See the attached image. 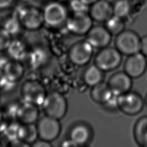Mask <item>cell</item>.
<instances>
[{"label":"cell","mask_w":147,"mask_h":147,"mask_svg":"<svg viewBox=\"0 0 147 147\" xmlns=\"http://www.w3.org/2000/svg\"><path fill=\"white\" fill-rule=\"evenodd\" d=\"M44 24L52 28H57L66 22L68 10L61 2L54 0L48 3L42 10Z\"/></svg>","instance_id":"cell-1"},{"label":"cell","mask_w":147,"mask_h":147,"mask_svg":"<svg viewBox=\"0 0 147 147\" xmlns=\"http://www.w3.org/2000/svg\"><path fill=\"white\" fill-rule=\"evenodd\" d=\"M41 106L46 115L57 119L62 118L67 110L65 97L58 92H52L47 94Z\"/></svg>","instance_id":"cell-2"},{"label":"cell","mask_w":147,"mask_h":147,"mask_svg":"<svg viewBox=\"0 0 147 147\" xmlns=\"http://www.w3.org/2000/svg\"><path fill=\"white\" fill-rule=\"evenodd\" d=\"M115 48L121 54L131 55L140 52L141 38L131 30H123L116 36Z\"/></svg>","instance_id":"cell-3"},{"label":"cell","mask_w":147,"mask_h":147,"mask_svg":"<svg viewBox=\"0 0 147 147\" xmlns=\"http://www.w3.org/2000/svg\"><path fill=\"white\" fill-rule=\"evenodd\" d=\"M20 95L23 102L41 106L47 95L43 85L35 80H27L20 88Z\"/></svg>","instance_id":"cell-4"},{"label":"cell","mask_w":147,"mask_h":147,"mask_svg":"<svg viewBox=\"0 0 147 147\" xmlns=\"http://www.w3.org/2000/svg\"><path fill=\"white\" fill-rule=\"evenodd\" d=\"M121 60V53L116 48L106 47L95 56V64L103 71H109L117 68Z\"/></svg>","instance_id":"cell-5"},{"label":"cell","mask_w":147,"mask_h":147,"mask_svg":"<svg viewBox=\"0 0 147 147\" xmlns=\"http://www.w3.org/2000/svg\"><path fill=\"white\" fill-rule=\"evenodd\" d=\"M22 28L28 30H36L44 24L42 10L34 6H27L17 14Z\"/></svg>","instance_id":"cell-6"},{"label":"cell","mask_w":147,"mask_h":147,"mask_svg":"<svg viewBox=\"0 0 147 147\" xmlns=\"http://www.w3.org/2000/svg\"><path fill=\"white\" fill-rule=\"evenodd\" d=\"M144 102L138 94L127 92L117 96V106L125 114L129 115H136L142 110Z\"/></svg>","instance_id":"cell-7"},{"label":"cell","mask_w":147,"mask_h":147,"mask_svg":"<svg viewBox=\"0 0 147 147\" xmlns=\"http://www.w3.org/2000/svg\"><path fill=\"white\" fill-rule=\"evenodd\" d=\"M36 127L38 138L48 142L56 139L61 130L59 119L46 115L38 120Z\"/></svg>","instance_id":"cell-8"},{"label":"cell","mask_w":147,"mask_h":147,"mask_svg":"<svg viewBox=\"0 0 147 147\" xmlns=\"http://www.w3.org/2000/svg\"><path fill=\"white\" fill-rule=\"evenodd\" d=\"M92 19L88 13H73L65 24L67 29L76 35L86 34L92 26Z\"/></svg>","instance_id":"cell-9"},{"label":"cell","mask_w":147,"mask_h":147,"mask_svg":"<svg viewBox=\"0 0 147 147\" xmlns=\"http://www.w3.org/2000/svg\"><path fill=\"white\" fill-rule=\"evenodd\" d=\"M92 47L86 40L75 44L70 49L68 56L75 65L82 66L90 61L92 53Z\"/></svg>","instance_id":"cell-10"},{"label":"cell","mask_w":147,"mask_h":147,"mask_svg":"<svg viewBox=\"0 0 147 147\" xmlns=\"http://www.w3.org/2000/svg\"><path fill=\"white\" fill-rule=\"evenodd\" d=\"M147 68L146 57L141 52L129 55L124 64V71L131 78L142 76Z\"/></svg>","instance_id":"cell-11"},{"label":"cell","mask_w":147,"mask_h":147,"mask_svg":"<svg viewBox=\"0 0 147 147\" xmlns=\"http://www.w3.org/2000/svg\"><path fill=\"white\" fill-rule=\"evenodd\" d=\"M86 34V41L92 47L101 49L108 46L112 36L105 26L101 25L92 26Z\"/></svg>","instance_id":"cell-12"},{"label":"cell","mask_w":147,"mask_h":147,"mask_svg":"<svg viewBox=\"0 0 147 147\" xmlns=\"http://www.w3.org/2000/svg\"><path fill=\"white\" fill-rule=\"evenodd\" d=\"M107 84L113 94L118 96L130 91L132 86V80L125 71L118 72L110 78Z\"/></svg>","instance_id":"cell-13"},{"label":"cell","mask_w":147,"mask_h":147,"mask_svg":"<svg viewBox=\"0 0 147 147\" xmlns=\"http://www.w3.org/2000/svg\"><path fill=\"white\" fill-rule=\"evenodd\" d=\"M38 106L29 102H23L17 108L15 117L21 124L34 123L38 119Z\"/></svg>","instance_id":"cell-14"},{"label":"cell","mask_w":147,"mask_h":147,"mask_svg":"<svg viewBox=\"0 0 147 147\" xmlns=\"http://www.w3.org/2000/svg\"><path fill=\"white\" fill-rule=\"evenodd\" d=\"M88 14L92 20L105 22L113 16V4L107 0H98L90 6Z\"/></svg>","instance_id":"cell-15"},{"label":"cell","mask_w":147,"mask_h":147,"mask_svg":"<svg viewBox=\"0 0 147 147\" xmlns=\"http://www.w3.org/2000/svg\"><path fill=\"white\" fill-rule=\"evenodd\" d=\"M1 68L8 83H16L24 75V67L20 61L10 59L6 61Z\"/></svg>","instance_id":"cell-16"},{"label":"cell","mask_w":147,"mask_h":147,"mask_svg":"<svg viewBox=\"0 0 147 147\" xmlns=\"http://www.w3.org/2000/svg\"><path fill=\"white\" fill-rule=\"evenodd\" d=\"M92 99L98 103L106 105L115 96L107 83L100 82L92 87L91 91Z\"/></svg>","instance_id":"cell-17"},{"label":"cell","mask_w":147,"mask_h":147,"mask_svg":"<svg viewBox=\"0 0 147 147\" xmlns=\"http://www.w3.org/2000/svg\"><path fill=\"white\" fill-rule=\"evenodd\" d=\"M38 138L37 129L34 123H20L17 133V140L19 141L26 145H32Z\"/></svg>","instance_id":"cell-18"},{"label":"cell","mask_w":147,"mask_h":147,"mask_svg":"<svg viewBox=\"0 0 147 147\" xmlns=\"http://www.w3.org/2000/svg\"><path fill=\"white\" fill-rule=\"evenodd\" d=\"M91 136L88 127L84 124H78L74 126L70 131V138L78 146L87 143Z\"/></svg>","instance_id":"cell-19"},{"label":"cell","mask_w":147,"mask_h":147,"mask_svg":"<svg viewBox=\"0 0 147 147\" xmlns=\"http://www.w3.org/2000/svg\"><path fill=\"white\" fill-rule=\"evenodd\" d=\"M10 59L21 61L26 55V46L24 42L18 39H13L6 51Z\"/></svg>","instance_id":"cell-20"},{"label":"cell","mask_w":147,"mask_h":147,"mask_svg":"<svg viewBox=\"0 0 147 147\" xmlns=\"http://www.w3.org/2000/svg\"><path fill=\"white\" fill-rule=\"evenodd\" d=\"M103 71L95 64L90 65L85 71L84 80L89 86L93 87L102 82L103 79Z\"/></svg>","instance_id":"cell-21"},{"label":"cell","mask_w":147,"mask_h":147,"mask_svg":"<svg viewBox=\"0 0 147 147\" xmlns=\"http://www.w3.org/2000/svg\"><path fill=\"white\" fill-rule=\"evenodd\" d=\"M134 134L139 145L147 146V116L141 118L137 122L134 129Z\"/></svg>","instance_id":"cell-22"},{"label":"cell","mask_w":147,"mask_h":147,"mask_svg":"<svg viewBox=\"0 0 147 147\" xmlns=\"http://www.w3.org/2000/svg\"><path fill=\"white\" fill-rule=\"evenodd\" d=\"M113 15L124 18L126 17L131 10V4L129 0H117L113 4Z\"/></svg>","instance_id":"cell-23"},{"label":"cell","mask_w":147,"mask_h":147,"mask_svg":"<svg viewBox=\"0 0 147 147\" xmlns=\"http://www.w3.org/2000/svg\"><path fill=\"white\" fill-rule=\"evenodd\" d=\"M105 27L111 35L117 36L124 30L125 24L123 18L113 15L105 22Z\"/></svg>","instance_id":"cell-24"},{"label":"cell","mask_w":147,"mask_h":147,"mask_svg":"<svg viewBox=\"0 0 147 147\" xmlns=\"http://www.w3.org/2000/svg\"><path fill=\"white\" fill-rule=\"evenodd\" d=\"M2 27H3L11 36L18 33L21 28H22L17 14L16 16L7 18L5 21Z\"/></svg>","instance_id":"cell-25"},{"label":"cell","mask_w":147,"mask_h":147,"mask_svg":"<svg viewBox=\"0 0 147 147\" xmlns=\"http://www.w3.org/2000/svg\"><path fill=\"white\" fill-rule=\"evenodd\" d=\"M12 40V36L3 27H0V52L6 51Z\"/></svg>","instance_id":"cell-26"},{"label":"cell","mask_w":147,"mask_h":147,"mask_svg":"<svg viewBox=\"0 0 147 147\" xmlns=\"http://www.w3.org/2000/svg\"><path fill=\"white\" fill-rule=\"evenodd\" d=\"M69 7L73 13H88L90 6L80 0H70Z\"/></svg>","instance_id":"cell-27"},{"label":"cell","mask_w":147,"mask_h":147,"mask_svg":"<svg viewBox=\"0 0 147 147\" xmlns=\"http://www.w3.org/2000/svg\"><path fill=\"white\" fill-rule=\"evenodd\" d=\"M140 52L147 57V35L143 36L141 38Z\"/></svg>","instance_id":"cell-28"},{"label":"cell","mask_w":147,"mask_h":147,"mask_svg":"<svg viewBox=\"0 0 147 147\" xmlns=\"http://www.w3.org/2000/svg\"><path fill=\"white\" fill-rule=\"evenodd\" d=\"M49 142H50L40 139V140H37L35 142H34L32 146L35 147H50L52 145Z\"/></svg>","instance_id":"cell-29"},{"label":"cell","mask_w":147,"mask_h":147,"mask_svg":"<svg viewBox=\"0 0 147 147\" xmlns=\"http://www.w3.org/2000/svg\"><path fill=\"white\" fill-rule=\"evenodd\" d=\"M14 0H0V10H5L9 8Z\"/></svg>","instance_id":"cell-30"},{"label":"cell","mask_w":147,"mask_h":147,"mask_svg":"<svg viewBox=\"0 0 147 147\" xmlns=\"http://www.w3.org/2000/svg\"><path fill=\"white\" fill-rule=\"evenodd\" d=\"M8 83L2 69L0 67V89L5 87L6 84Z\"/></svg>","instance_id":"cell-31"},{"label":"cell","mask_w":147,"mask_h":147,"mask_svg":"<svg viewBox=\"0 0 147 147\" xmlns=\"http://www.w3.org/2000/svg\"><path fill=\"white\" fill-rule=\"evenodd\" d=\"M61 146H65V147H68V146H78V145L73 141L72 140L71 138H69V140H66L64 141L63 142Z\"/></svg>","instance_id":"cell-32"},{"label":"cell","mask_w":147,"mask_h":147,"mask_svg":"<svg viewBox=\"0 0 147 147\" xmlns=\"http://www.w3.org/2000/svg\"><path fill=\"white\" fill-rule=\"evenodd\" d=\"M80 1H82L86 5L90 6L91 5H92L98 0H80Z\"/></svg>","instance_id":"cell-33"},{"label":"cell","mask_w":147,"mask_h":147,"mask_svg":"<svg viewBox=\"0 0 147 147\" xmlns=\"http://www.w3.org/2000/svg\"><path fill=\"white\" fill-rule=\"evenodd\" d=\"M145 105H146V106H147V94H146V97H145Z\"/></svg>","instance_id":"cell-34"},{"label":"cell","mask_w":147,"mask_h":147,"mask_svg":"<svg viewBox=\"0 0 147 147\" xmlns=\"http://www.w3.org/2000/svg\"><path fill=\"white\" fill-rule=\"evenodd\" d=\"M56 1H59L61 2V1H67V0H56Z\"/></svg>","instance_id":"cell-35"}]
</instances>
